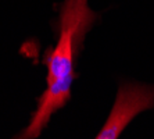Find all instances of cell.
<instances>
[{
    "mask_svg": "<svg viewBox=\"0 0 154 139\" xmlns=\"http://www.w3.org/2000/svg\"><path fill=\"white\" fill-rule=\"evenodd\" d=\"M96 20L88 0H65L60 15V36L57 45L46 54L47 86L39 99L38 109L21 138H36L46 128L51 115L64 107L71 96V85L75 79L74 58L79 43Z\"/></svg>",
    "mask_w": 154,
    "mask_h": 139,
    "instance_id": "1",
    "label": "cell"
},
{
    "mask_svg": "<svg viewBox=\"0 0 154 139\" xmlns=\"http://www.w3.org/2000/svg\"><path fill=\"white\" fill-rule=\"evenodd\" d=\"M154 107V86L126 82L119 86L117 100L97 139L118 138L125 127L139 113Z\"/></svg>",
    "mask_w": 154,
    "mask_h": 139,
    "instance_id": "2",
    "label": "cell"
}]
</instances>
